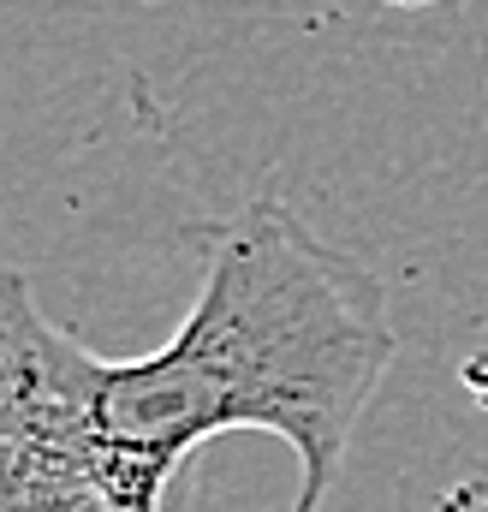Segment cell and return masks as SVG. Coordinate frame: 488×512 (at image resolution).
<instances>
[{"label":"cell","mask_w":488,"mask_h":512,"mask_svg":"<svg viewBox=\"0 0 488 512\" xmlns=\"http://www.w3.org/2000/svg\"><path fill=\"white\" fill-rule=\"evenodd\" d=\"M399 358L387 286L280 197L203 233V280L167 346L90 358V459L114 512H191L185 465L215 435H280L292 512H322Z\"/></svg>","instance_id":"obj_1"},{"label":"cell","mask_w":488,"mask_h":512,"mask_svg":"<svg viewBox=\"0 0 488 512\" xmlns=\"http://www.w3.org/2000/svg\"><path fill=\"white\" fill-rule=\"evenodd\" d=\"M0 512H114L90 459V387L0 382Z\"/></svg>","instance_id":"obj_2"},{"label":"cell","mask_w":488,"mask_h":512,"mask_svg":"<svg viewBox=\"0 0 488 512\" xmlns=\"http://www.w3.org/2000/svg\"><path fill=\"white\" fill-rule=\"evenodd\" d=\"M387 6H435V0H387Z\"/></svg>","instance_id":"obj_3"}]
</instances>
